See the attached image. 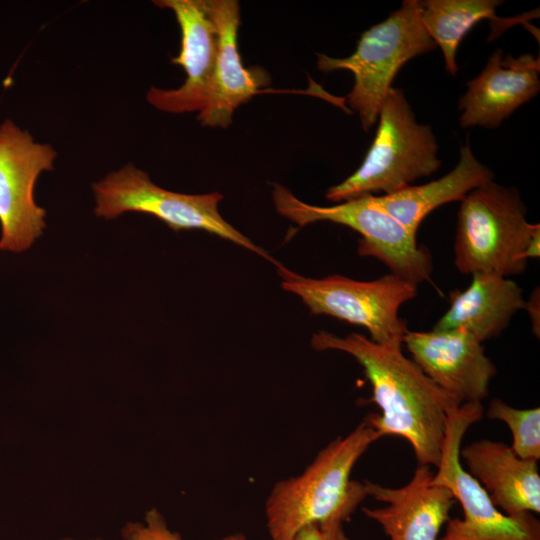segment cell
<instances>
[{
    "mask_svg": "<svg viewBox=\"0 0 540 540\" xmlns=\"http://www.w3.org/2000/svg\"><path fill=\"white\" fill-rule=\"evenodd\" d=\"M380 438L366 417L325 446L300 475L278 481L265 502L270 539L292 540L307 525L348 521L367 497L364 483L351 479L352 470Z\"/></svg>",
    "mask_w": 540,
    "mask_h": 540,
    "instance_id": "obj_2",
    "label": "cell"
},
{
    "mask_svg": "<svg viewBox=\"0 0 540 540\" xmlns=\"http://www.w3.org/2000/svg\"><path fill=\"white\" fill-rule=\"evenodd\" d=\"M292 540H350L344 529V522L328 520L305 526Z\"/></svg>",
    "mask_w": 540,
    "mask_h": 540,
    "instance_id": "obj_22",
    "label": "cell"
},
{
    "mask_svg": "<svg viewBox=\"0 0 540 540\" xmlns=\"http://www.w3.org/2000/svg\"><path fill=\"white\" fill-rule=\"evenodd\" d=\"M499 0H425L420 1L421 22L443 52L446 70L458 71L456 54L464 36L484 19L501 20L495 15Z\"/></svg>",
    "mask_w": 540,
    "mask_h": 540,
    "instance_id": "obj_19",
    "label": "cell"
},
{
    "mask_svg": "<svg viewBox=\"0 0 540 540\" xmlns=\"http://www.w3.org/2000/svg\"><path fill=\"white\" fill-rule=\"evenodd\" d=\"M92 191L98 217L114 219L128 212L152 215L174 231L203 230L264 257L276 267L281 264L220 215L218 204L223 195L219 192L191 195L169 191L134 164L94 182Z\"/></svg>",
    "mask_w": 540,
    "mask_h": 540,
    "instance_id": "obj_6",
    "label": "cell"
},
{
    "mask_svg": "<svg viewBox=\"0 0 540 540\" xmlns=\"http://www.w3.org/2000/svg\"><path fill=\"white\" fill-rule=\"evenodd\" d=\"M55 149L34 140L12 120L0 124V251L21 253L46 228V211L34 197L39 176L54 168Z\"/></svg>",
    "mask_w": 540,
    "mask_h": 540,
    "instance_id": "obj_10",
    "label": "cell"
},
{
    "mask_svg": "<svg viewBox=\"0 0 540 540\" xmlns=\"http://www.w3.org/2000/svg\"><path fill=\"white\" fill-rule=\"evenodd\" d=\"M540 61L531 53L518 57L497 49L481 73L467 82L459 100L463 128H496L540 90Z\"/></svg>",
    "mask_w": 540,
    "mask_h": 540,
    "instance_id": "obj_14",
    "label": "cell"
},
{
    "mask_svg": "<svg viewBox=\"0 0 540 540\" xmlns=\"http://www.w3.org/2000/svg\"><path fill=\"white\" fill-rule=\"evenodd\" d=\"M527 208L515 187L494 180L470 191L461 201L454 241V264L462 274L511 277L522 273L527 247L540 232L527 221Z\"/></svg>",
    "mask_w": 540,
    "mask_h": 540,
    "instance_id": "obj_3",
    "label": "cell"
},
{
    "mask_svg": "<svg viewBox=\"0 0 540 540\" xmlns=\"http://www.w3.org/2000/svg\"><path fill=\"white\" fill-rule=\"evenodd\" d=\"M490 419L503 421L509 427L513 452L525 460L538 461L540 458V408H514L501 399H493L488 407Z\"/></svg>",
    "mask_w": 540,
    "mask_h": 540,
    "instance_id": "obj_20",
    "label": "cell"
},
{
    "mask_svg": "<svg viewBox=\"0 0 540 540\" xmlns=\"http://www.w3.org/2000/svg\"><path fill=\"white\" fill-rule=\"evenodd\" d=\"M482 415V403L463 404L448 413L442 454L431 483L452 493L462 507L463 518L449 519L439 540H540V522L533 513L517 516L503 513L462 466V439Z\"/></svg>",
    "mask_w": 540,
    "mask_h": 540,
    "instance_id": "obj_9",
    "label": "cell"
},
{
    "mask_svg": "<svg viewBox=\"0 0 540 540\" xmlns=\"http://www.w3.org/2000/svg\"><path fill=\"white\" fill-rule=\"evenodd\" d=\"M468 473L503 513L540 512V475L536 461L518 457L510 446L488 439L460 448Z\"/></svg>",
    "mask_w": 540,
    "mask_h": 540,
    "instance_id": "obj_16",
    "label": "cell"
},
{
    "mask_svg": "<svg viewBox=\"0 0 540 540\" xmlns=\"http://www.w3.org/2000/svg\"><path fill=\"white\" fill-rule=\"evenodd\" d=\"M420 11L419 0H405L384 21L363 32L350 56L333 58L317 54L319 70L353 73L354 85L346 100L350 109L358 113L366 132L378 120L382 104L401 67L437 47L421 22Z\"/></svg>",
    "mask_w": 540,
    "mask_h": 540,
    "instance_id": "obj_5",
    "label": "cell"
},
{
    "mask_svg": "<svg viewBox=\"0 0 540 540\" xmlns=\"http://www.w3.org/2000/svg\"><path fill=\"white\" fill-rule=\"evenodd\" d=\"M412 360L457 406L481 403L497 369L484 347L463 329L408 330L403 338Z\"/></svg>",
    "mask_w": 540,
    "mask_h": 540,
    "instance_id": "obj_11",
    "label": "cell"
},
{
    "mask_svg": "<svg viewBox=\"0 0 540 540\" xmlns=\"http://www.w3.org/2000/svg\"><path fill=\"white\" fill-rule=\"evenodd\" d=\"M62 540H75V539L65 538V539H62ZM89 540H102V539H100V538H95V539H89Z\"/></svg>",
    "mask_w": 540,
    "mask_h": 540,
    "instance_id": "obj_24",
    "label": "cell"
},
{
    "mask_svg": "<svg viewBox=\"0 0 540 540\" xmlns=\"http://www.w3.org/2000/svg\"><path fill=\"white\" fill-rule=\"evenodd\" d=\"M153 3L175 15L181 31V48L171 62L184 69L186 79L174 89L152 86L146 99L164 112H201L208 101L218 49L217 30L205 0H158Z\"/></svg>",
    "mask_w": 540,
    "mask_h": 540,
    "instance_id": "obj_12",
    "label": "cell"
},
{
    "mask_svg": "<svg viewBox=\"0 0 540 540\" xmlns=\"http://www.w3.org/2000/svg\"><path fill=\"white\" fill-rule=\"evenodd\" d=\"M125 540H182L181 535L172 531L157 509L146 512L144 522H130L123 528ZM215 540H247L242 533H233Z\"/></svg>",
    "mask_w": 540,
    "mask_h": 540,
    "instance_id": "obj_21",
    "label": "cell"
},
{
    "mask_svg": "<svg viewBox=\"0 0 540 540\" xmlns=\"http://www.w3.org/2000/svg\"><path fill=\"white\" fill-rule=\"evenodd\" d=\"M273 202L280 215L299 227L329 221L357 231L361 236L359 255L378 259L400 278L415 285L431 278L430 252L417 243L416 234L377 206L371 196L323 207L307 204L286 187L274 184Z\"/></svg>",
    "mask_w": 540,
    "mask_h": 540,
    "instance_id": "obj_8",
    "label": "cell"
},
{
    "mask_svg": "<svg viewBox=\"0 0 540 540\" xmlns=\"http://www.w3.org/2000/svg\"><path fill=\"white\" fill-rule=\"evenodd\" d=\"M428 465H418L410 481L391 488L364 480L367 496L385 503L383 507H363V513L377 522L390 540H439L454 503L444 486L431 483Z\"/></svg>",
    "mask_w": 540,
    "mask_h": 540,
    "instance_id": "obj_13",
    "label": "cell"
},
{
    "mask_svg": "<svg viewBox=\"0 0 540 540\" xmlns=\"http://www.w3.org/2000/svg\"><path fill=\"white\" fill-rule=\"evenodd\" d=\"M317 351L337 350L354 357L372 387L371 401L381 410L367 419L381 437L396 435L408 441L418 465L439 464L448 413L457 406L402 351L401 344H379L351 333L340 337L327 331L312 335Z\"/></svg>",
    "mask_w": 540,
    "mask_h": 540,
    "instance_id": "obj_1",
    "label": "cell"
},
{
    "mask_svg": "<svg viewBox=\"0 0 540 540\" xmlns=\"http://www.w3.org/2000/svg\"><path fill=\"white\" fill-rule=\"evenodd\" d=\"M493 179V172L477 160L467 143L460 149L457 165L441 178L371 198L403 227L417 235L420 224L433 210L448 202L461 201L474 188Z\"/></svg>",
    "mask_w": 540,
    "mask_h": 540,
    "instance_id": "obj_18",
    "label": "cell"
},
{
    "mask_svg": "<svg viewBox=\"0 0 540 540\" xmlns=\"http://www.w3.org/2000/svg\"><path fill=\"white\" fill-rule=\"evenodd\" d=\"M437 152L431 127L416 121L403 90L392 87L380 109L377 131L362 164L344 181L328 188L325 197L341 203L402 190L439 169Z\"/></svg>",
    "mask_w": 540,
    "mask_h": 540,
    "instance_id": "obj_4",
    "label": "cell"
},
{
    "mask_svg": "<svg viewBox=\"0 0 540 540\" xmlns=\"http://www.w3.org/2000/svg\"><path fill=\"white\" fill-rule=\"evenodd\" d=\"M525 302L522 288L511 278L476 273L465 290L451 292L450 306L433 329H463L483 343L498 336Z\"/></svg>",
    "mask_w": 540,
    "mask_h": 540,
    "instance_id": "obj_17",
    "label": "cell"
},
{
    "mask_svg": "<svg viewBox=\"0 0 540 540\" xmlns=\"http://www.w3.org/2000/svg\"><path fill=\"white\" fill-rule=\"evenodd\" d=\"M218 35L217 58L210 92L198 120L204 126L225 128L237 107L270 83L261 67H244L238 50L240 7L236 0H205Z\"/></svg>",
    "mask_w": 540,
    "mask_h": 540,
    "instance_id": "obj_15",
    "label": "cell"
},
{
    "mask_svg": "<svg viewBox=\"0 0 540 540\" xmlns=\"http://www.w3.org/2000/svg\"><path fill=\"white\" fill-rule=\"evenodd\" d=\"M531 317L533 332L539 336V291H534L529 300L525 302V307Z\"/></svg>",
    "mask_w": 540,
    "mask_h": 540,
    "instance_id": "obj_23",
    "label": "cell"
},
{
    "mask_svg": "<svg viewBox=\"0 0 540 540\" xmlns=\"http://www.w3.org/2000/svg\"><path fill=\"white\" fill-rule=\"evenodd\" d=\"M283 289L298 295L312 314H324L367 329L379 344H401L409 330L401 306L417 295V285L392 273L372 281L341 275L301 276L277 267Z\"/></svg>",
    "mask_w": 540,
    "mask_h": 540,
    "instance_id": "obj_7",
    "label": "cell"
}]
</instances>
